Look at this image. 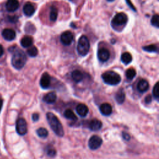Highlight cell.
I'll return each instance as SVG.
<instances>
[{"instance_id":"9c48e42d","label":"cell","mask_w":159,"mask_h":159,"mask_svg":"<svg viewBox=\"0 0 159 159\" xmlns=\"http://www.w3.org/2000/svg\"><path fill=\"white\" fill-rule=\"evenodd\" d=\"M110 53L109 51L106 48H101L98 52V57L102 62H106L109 58Z\"/></svg>"},{"instance_id":"52a82bcc","label":"cell","mask_w":159,"mask_h":159,"mask_svg":"<svg viewBox=\"0 0 159 159\" xmlns=\"http://www.w3.org/2000/svg\"><path fill=\"white\" fill-rule=\"evenodd\" d=\"M128 16L123 13L116 14L112 20V24L115 26H122L125 24L128 21Z\"/></svg>"},{"instance_id":"836d02e7","label":"cell","mask_w":159,"mask_h":159,"mask_svg":"<svg viewBox=\"0 0 159 159\" xmlns=\"http://www.w3.org/2000/svg\"><path fill=\"white\" fill-rule=\"evenodd\" d=\"M123 138H124L125 140H126V141L130 140V138H131V137H130V136H129V134H128L126 133V132H123Z\"/></svg>"},{"instance_id":"83f0119b","label":"cell","mask_w":159,"mask_h":159,"mask_svg":"<svg viewBox=\"0 0 159 159\" xmlns=\"http://www.w3.org/2000/svg\"><path fill=\"white\" fill-rule=\"evenodd\" d=\"M28 54L31 57H35L38 54V50L35 47H32L29 48L27 51Z\"/></svg>"},{"instance_id":"484cf974","label":"cell","mask_w":159,"mask_h":159,"mask_svg":"<svg viewBox=\"0 0 159 159\" xmlns=\"http://www.w3.org/2000/svg\"><path fill=\"white\" fill-rule=\"evenodd\" d=\"M143 50L148 52H158V48L155 45H150L143 47Z\"/></svg>"},{"instance_id":"5b68a950","label":"cell","mask_w":159,"mask_h":159,"mask_svg":"<svg viewBox=\"0 0 159 159\" xmlns=\"http://www.w3.org/2000/svg\"><path fill=\"white\" fill-rule=\"evenodd\" d=\"M16 131L20 136H24L28 132V125L26 121L23 118H19L16 125Z\"/></svg>"},{"instance_id":"ffe728a7","label":"cell","mask_w":159,"mask_h":159,"mask_svg":"<svg viewBox=\"0 0 159 159\" xmlns=\"http://www.w3.org/2000/svg\"><path fill=\"white\" fill-rule=\"evenodd\" d=\"M71 78L76 83H79L83 79V75L81 71L76 70L71 73Z\"/></svg>"},{"instance_id":"7402d4cb","label":"cell","mask_w":159,"mask_h":159,"mask_svg":"<svg viewBox=\"0 0 159 159\" xmlns=\"http://www.w3.org/2000/svg\"><path fill=\"white\" fill-rule=\"evenodd\" d=\"M132 60V57L131 54L129 52H125L121 55V61L123 64L128 65L130 64Z\"/></svg>"},{"instance_id":"ba28073f","label":"cell","mask_w":159,"mask_h":159,"mask_svg":"<svg viewBox=\"0 0 159 159\" xmlns=\"http://www.w3.org/2000/svg\"><path fill=\"white\" fill-rule=\"evenodd\" d=\"M73 40V35L70 31H66L60 36V42L64 45H69Z\"/></svg>"},{"instance_id":"277c9868","label":"cell","mask_w":159,"mask_h":159,"mask_svg":"<svg viewBox=\"0 0 159 159\" xmlns=\"http://www.w3.org/2000/svg\"><path fill=\"white\" fill-rule=\"evenodd\" d=\"M90 42L87 36L82 35L78 40L77 45V51L81 56H85L90 51Z\"/></svg>"},{"instance_id":"cb8c5ba5","label":"cell","mask_w":159,"mask_h":159,"mask_svg":"<svg viewBox=\"0 0 159 159\" xmlns=\"http://www.w3.org/2000/svg\"><path fill=\"white\" fill-rule=\"evenodd\" d=\"M58 16V9L55 6H51L50 13V19L51 21H55Z\"/></svg>"},{"instance_id":"9a60e30c","label":"cell","mask_w":159,"mask_h":159,"mask_svg":"<svg viewBox=\"0 0 159 159\" xmlns=\"http://www.w3.org/2000/svg\"><path fill=\"white\" fill-rule=\"evenodd\" d=\"M76 111L78 113V114L81 117H85L88 113V108L87 105L84 104H78L76 108Z\"/></svg>"},{"instance_id":"603a6c76","label":"cell","mask_w":159,"mask_h":159,"mask_svg":"<svg viewBox=\"0 0 159 159\" xmlns=\"http://www.w3.org/2000/svg\"><path fill=\"white\" fill-rule=\"evenodd\" d=\"M64 116L70 120L72 121H77V117L75 114V113H73V111L71 109H67L64 112Z\"/></svg>"},{"instance_id":"d590c367","label":"cell","mask_w":159,"mask_h":159,"mask_svg":"<svg viewBox=\"0 0 159 159\" xmlns=\"http://www.w3.org/2000/svg\"><path fill=\"white\" fill-rule=\"evenodd\" d=\"M4 54V48H3V47L0 45V57H2L3 55Z\"/></svg>"},{"instance_id":"f1b7e54d","label":"cell","mask_w":159,"mask_h":159,"mask_svg":"<svg viewBox=\"0 0 159 159\" xmlns=\"http://www.w3.org/2000/svg\"><path fill=\"white\" fill-rule=\"evenodd\" d=\"M152 92L155 98L157 100H158L159 98V83L158 82H157L156 84H155Z\"/></svg>"},{"instance_id":"30bf717a","label":"cell","mask_w":159,"mask_h":159,"mask_svg":"<svg viewBox=\"0 0 159 159\" xmlns=\"http://www.w3.org/2000/svg\"><path fill=\"white\" fill-rule=\"evenodd\" d=\"M3 38L8 41H11L15 39L16 32L14 30L11 29H5L2 32Z\"/></svg>"},{"instance_id":"e575fe53","label":"cell","mask_w":159,"mask_h":159,"mask_svg":"<svg viewBox=\"0 0 159 159\" xmlns=\"http://www.w3.org/2000/svg\"><path fill=\"white\" fill-rule=\"evenodd\" d=\"M126 1L128 5L129 6V7H130L131 8H132L134 11H136V8H135V7H134V6H133V5L131 3V0H126Z\"/></svg>"},{"instance_id":"e0dca14e","label":"cell","mask_w":159,"mask_h":159,"mask_svg":"<svg viewBox=\"0 0 159 159\" xmlns=\"http://www.w3.org/2000/svg\"><path fill=\"white\" fill-rule=\"evenodd\" d=\"M23 12L27 16H31L35 13V8L31 3H27L23 7Z\"/></svg>"},{"instance_id":"8fae6325","label":"cell","mask_w":159,"mask_h":159,"mask_svg":"<svg viewBox=\"0 0 159 159\" xmlns=\"http://www.w3.org/2000/svg\"><path fill=\"white\" fill-rule=\"evenodd\" d=\"M50 84H51V77L47 73H45L42 75L40 80L41 87L44 89H47L49 87Z\"/></svg>"},{"instance_id":"d4e9b609","label":"cell","mask_w":159,"mask_h":159,"mask_svg":"<svg viewBox=\"0 0 159 159\" xmlns=\"http://www.w3.org/2000/svg\"><path fill=\"white\" fill-rule=\"evenodd\" d=\"M37 134H38V136L41 138H46L48 135V132L46 129L41 128L37 130Z\"/></svg>"},{"instance_id":"4fadbf2b","label":"cell","mask_w":159,"mask_h":159,"mask_svg":"<svg viewBox=\"0 0 159 159\" xmlns=\"http://www.w3.org/2000/svg\"><path fill=\"white\" fill-rule=\"evenodd\" d=\"M102 126L103 124L101 121L96 119H94L90 121L88 124V128L93 131H99L102 128Z\"/></svg>"},{"instance_id":"4dcf8cb0","label":"cell","mask_w":159,"mask_h":159,"mask_svg":"<svg viewBox=\"0 0 159 159\" xmlns=\"http://www.w3.org/2000/svg\"><path fill=\"white\" fill-rule=\"evenodd\" d=\"M47 155L51 157H54L56 155V151L54 149H48L47 151Z\"/></svg>"},{"instance_id":"ac0fdd59","label":"cell","mask_w":159,"mask_h":159,"mask_svg":"<svg viewBox=\"0 0 159 159\" xmlns=\"http://www.w3.org/2000/svg\"><path fill=\"white\" fill-rule=\"evenodd\" d=\"M149 88V84L148 81L144 79L141 80L137 84V90L141 93H144L147 91L148 90Z\"/></svg>"},{"instance_id":"d6a6232c","label":"cell","mask_w":159,"mask_h":159,"mask_svg":"<svg viewBox=\"0 0 159 159\" xmlns=\"http://www.w3.org/2000/svg\"><path fill=\"white\" fill-rule=\"evenodd\" d=\"M32 118L33 121H38L39 119V116L38 113H34L32 114Z\"/></svg>"},{"instance_id":"7a4b0ae2","label":"cell","mask_w":159,"mask_h":159,"mask_svg":"<svg viewBox=\"0 0 159 159\" xmlns=\"http://www.w3.org/2000/svg\"><path fill=\"white\" fill-rule=\"evenodd\" d=\"M27 61L26 55L22 51L16 50L14 52L11 59V63L16 69L20 70L25 65Z\"/></svg>"},{"instance_id":"44dd1931","label":"cell","mask_w":159,"mask_h":159,"mask_svg":"<svg viewBox=\"0 0 159 159\" xmlns=\"http://www.w3.org/2000/svg\"><path fill=\"white\" fill-rule=\"evenodd\" d=\"M33 44V39L30 36H24L21 40V44L24 48H28Z\"/></svg>"},{"instance_id":"8992f818","label":"cell","mask_w":159,"mask_h":159,"mask_svg":"<svg viewBox=\"0 0 159 159\" xmlns=\"http://www.w3.org/2000/svg\"><path fill=\"white\" fill-rule=\"evenodd\" d=\"M103 143L102 139L98 136H93L88 141V147L91 150H96L99 149Z\"/></svg>"},{"instance_id":"3957f363","label":"cell","mask_w":159,"mask_h":159,"mask_svg":"<svg viewBox=\"0 0 159 159\" xmlns=\"http://www.w3.org/2000/svg\"><path fill=\"white\" fill-rule=\"evenodd\" d=\"M102 78L105 83L110 85H116L121 80V78L118 73L113 71H109L103 73Z\"/></svg>"},{"instance_id":"7c38bea8","label":"cell","mask_w":159,"mask_h":159,"mask_svg":"<svg viewBox=\"0 0 159 159\" xmlns=\"http://www.w3.org/2000/svg\"><path fill=\"white\" fill-rule=\"evenodd\" d=\"M19 6L18 0H8L6 4V10L9 12H14L16 11Z\"/></svg>"},{"instance_id":"f35d334b","label":"cell","mask_w":159,"mask_h":159,"mask_svg":"<svg viewBox=\"0 0 159 159\" xmlns=\"http://www.w3.org/2000/svg\"><path fill=\"white\" fill-rule=\"evenodd\" d=\"M108 2H111L114 1V0H108Z\"/></svg>"},{"instance_id":"2e32d148","label":"cell","mask_w":159,"mask_h":159,"mask_svg":"<svg viewBox=\"0 0 159 159\" xmlns=\"http://www.w3.org/2000/svg\"><path fill=\"white\" fill-rule=\"evenodd\" d=\"M57 94L55 92H50L43 98V101L47 104H53L56 101Z\"/></svg>"},{"instance_id":"8d00e7d4","label":"cell","mask_w":159,"mask_h":159,"mask_svg":"<svg viewBox=\"0 0 159 159\" xmlns=\"http://www.w3.org/2000/svg\"><path fill=\"white\" fill-rule=\"evenodd\" d=\"M9 20L12 22H15L17 21V17L16 16H13V17H10Z\"/></svg>"},{"instance_id":"4316f807","label":"cell","mask_w":159,"mask_h":159,"mask_svg":"<svg viewBox=\"0 0 159 159\" xmlns=\"http://www.w3.org/2000/svg\"><path fill=\"white\" fill-rule=\"evenodd\" d=\"M136 75V72L134 68H129L126 71V75L128 80H132L134 77H135Z\"/></svg>"},{"instance_id":"74e56055","label":"cell","mask_w":159,"mask_h":159,"mask_svg":"<svg viewBox=\"0 0 159 159\" xmlns=\"http://www.w3.org/2000/svg\"><path fill=\"white\" fill-rule=\"evenodd\" d=\"M2 106H3V100L0 98V112H1Z\"/></svg>"},{"instance_id":"1f68e13d","label":"cell","mask_w":159,"mask_h":159,"mask_svg":"<svg viewBox=\"0 0 159 159\" xmlns=\"http://www.w3.org/2000/svg\"><path fill=\"white\" fill-rule=\"evenodd\" d=\"M152 101V96L151 95H148L145 97V102L147 104H149Z\"/></svg>"},{"instance_id":"d6986e66","label":"cell","mask_w":159,"mask_h":159,"mask_svg":"<svg viewBox=\"0 0 159 159\" xmlns=\"http://www.w3.org/2000/svg\"><path fill=\"white\" fill-rule=\"evenodd\" d=\"M126 94L123 88L119 89L115 95V99L118 104H123L125 100Z\"/></svg>"},{"instance_id":"f546056e","label":"cell","mask_w":159,"mask_h":159,"mask_svg":"<svg viewBox=\"0 0 159 159\" xmlns=\"http://www.w3.org/2000/svg\"><path fill=\"white\" fill-rule=\"evenodd\" d=\"M158 19H159V17L158 15H155L153 16L151 19L152 25L157 28H159V20Z\"/></svg>"},{"instance_id":"6da1fadb","label":"cell","mask_w":159,"mask_h":159,"mask_svg":"<svg viewBox=\"0 0 159 159\" xmlns=\"http://www.w3.org/2000/svg\"><path fill=\"white\" fill-rule=\"evenodd\" d=\"M47 120L51 128L57 136L62 137L64 135V131L63 126L61 124L58 118L52 113H47Z\"/></svg>"},{"instance_id":"5bb4252c","label":"cell","mask_w":159,"mask_h":159,"mask_svg":"<svg viewBox=\"0 0 159 159\" xmlns=\"http://www.w3.org/2000/svg\"><path fill=\"white\" fill-rule=\"evenodd\" d=\"M101 113L104 116H109L113 112L111 105L109 103H103L100 107Z\"/></svg>"}]
</instances>
